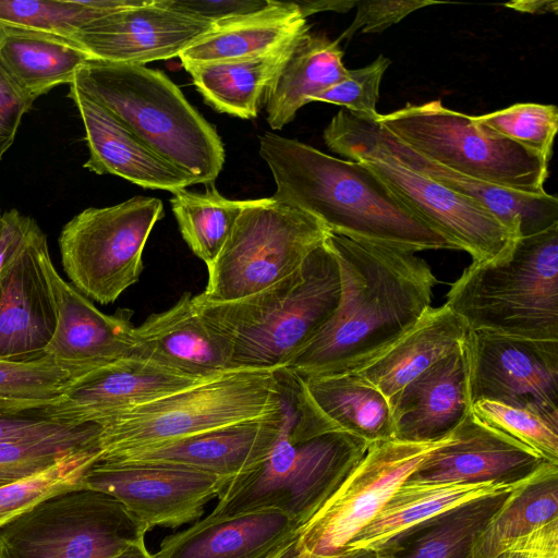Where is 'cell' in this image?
<instances>
[{
	"label": "cell",
	"mask_w": 558,
	"mask_h": 558,
	"mask_svg": "<svg viewBox=\"0 0 558 558\" xmlns=\"http://www.w3.org/2000/svg\"><path fill=\"white\" fill-rule=\"evenodd\" d=\"M49 403L0 399V442L48 437L81 425L52 418L47 411Z\"/></svg>",
	"instance_id": "44"
},
{
	"label": "cell",
	"mask_w": 558,
	"mask_h": 558,
	"mask_svg": "<svg viewBox=\"0 0 558 558\" xmlns=\"http://www.w3.org/2000/svg\"><path fill=\"white\" fill-rule=\"evenodd\" d=\"M339 43L310 28L301 33L264 94L272 130L290 123L312 98L341 82L348 69Z\"/></svg>",
	"instance_id": "29"
},
{
	"label": "cell",
	"mask_w": 558,
	"mask_h": 558,
	"mask_svg": "<svg viewBox=\"0 0 558 558\" xmlns=\"http://www.w3.org/2000/svg\"><path fill=\"white\" fill-rule=\"evenodd\" d=\"M368 167L414 215L448 241L466 252L472 263H486L510 252L517 239L490 211L432 179L371 151L345 154Z\"/></svg>",
	"instance_id": "14"
},
{
	"label": "cell",
	"mask_w": 558,
	"mask_h": 558,
	"mask_svg": "<svg viewBox=\"0 0 558 558\" xmlns=\"http://www.w3.org/2000/svg\"><path fill=\"white\" fill-rule=\"evenodd\" d=\"M78 375L47 354L27 361L0 359V399L51 402Z\"/></svg>",
	"instance_id": "41"
},
{
	"label": "cell",
	"mask_w": 558,
	"mask_h": 558,
	"mask_svg": "<svg viewBox=\"0 0 558 558\" xmlns=\"http://www.w3.org/2000/svg\"><path fill=\"white\" fill-rule=\"evenodd\" d=\"M330 231L316 217L271 196L251 199L239 215L198 294L229 302L254 294L295 271Z\"/></svg>",
	"instance_id": "9"
},
{
	"label": "cell",
	"mask_w": 558,
	"mask_h": 558,
	"mask_svg": "<svg viewBox=\"0 0 558 558\" xmlns=\"http://www.w3.org/2000/svg\"><path fill=\"white\" fill-rule=\"evenodd\" d=\"M141 1L0 0V26L31 29L74 41L95 21L119 10L136 5Z\"/></svg>",
	"instance_id": "37"
},
{
	"label": "cell",
	"mask_w": 558,
	"mask_h": 558,
	"mask_svg": "<svg viewBox=\"0 0 558 558\" xmlns=\"http://www.w3.org/2000/svg\"><path fill=\"white\" fill-rule=\"evenodd\" d=\"M202 380L133 356L76 376L47 411L62 423L98 424Z\"/></svg>",
	"instance_id": "21"
},
{
	"label": "cell",
	"mask_w": 558,
	"mask_h": 558,
	"mask_svg": "<svg viewBox=\"0 0 558 558\" xmlns=\"http://www.w3.org/2000/svg\"><path fill=\"white\" fill-rule=\"evenodd\" d=\"M328 148L381 154L463 195L490 211L517 238L539 233L558 223V199L547 192L525 194L452 171L410 148L376 121L341 109L325 128Z\"/></svg>",
	"instance_id": "13"
},
{
	"label": "cell",
	"mask_w": 558,
	"mask_h": 558,
	"mask_svg": "<svg viewBox=\"0 0 558 558\" xmlns=\"http://www.w3.org/2000/svg\"><path fill=\"white\" fill-rule=\"evenodd\" d=\"M98 445L77 450L50 468L0 487V527L57 494L81 487L87 470L99 459Z\"/></svg>",
	"instance_id": "38"
},
{
	"label": "cell",
	"mask_w": 558,
	"mask_h": 558,
	"mask_svg": "<svg viewBox=\"0 0 558 558\" xmlns=\"http://www.w3.org/2000/svg\"><path fill=\"white\" fill-rule=\"evenodd\" d=\"M165 8L185 15L219 23L268 8L271 0H157Z\"/></svg>",
	"instance_id": "46"
},
{
	"label": "cell",
	"mask_w": 558,
	"mask_h": 558,
	"mask_svg": "<svg viewBox=\"0 0 558 558\" xmlns=\"http://www.w3.org/2000/svg\"><path fill=\"white\" fill-rule=\"evenodd\" d=\"M250 202L226 198L214 182L206 184L204 193L181 189L170 198L184 241L207 267L219 255L239 215Z\"/></svg>",
	"instance_id": "36"
},
{
	"label": "cell",
	"mask_w": 558,
	"mask_h": 558,
	"mask_svg": "<svg viewBox=\"0 0 558 558\" xmlns=\"http://www.w3.org/2000/svg\"><path fill=\"white\" fill-rule=\"evenodd\" d=\"M50 258L40 230L0 276V359L27 361L45 354L57 310L47 275Z\"/></svg>",
	"instance_id": "22"
},
{
	"label": "cell",
	"mask_w": 558,
	"mask_h": 558,
	"mask_svg": "<svg viewBox=\"0 0 558 558\" xmlns=\"http://www.w3.org/2000/svg\"><path fill=\"white\" fill-rule=\"evenodd\" d=\"M111 558H153V554L147 549L145 541H142Z\"/></svg>",
	"instance_id": "53"
},
{
	"label": "cell",
	"mask_w": 558,
	"mask_h": 558,
	"mask_svg": "<svg viewBox=\"0 0 558 558\" xmlns=\"http://www.w3.org/2000/svg\"><path fill=\"white\" fill-rule=\"evenodd\" d=\"M34 101L0 62V161L12 146L22 118Z\"/></svg>",
	"instance_id": "47"
},
{
	"label": "cell",
	"mask_w": 558,
	"mask_h": 558,
	"mask_svg": "<svg viewBox=\"0 0 558 558\" xmlns=\"http://www.w3.org/2000/svg\"><path fill=\"white\" fill-rule=\"evenodd\" d=\"M484 558H558V521L511 541Z\"/></svg>",
	"instance_id": "49"
},
{
	"label": "cell",
	"mask_w": 558,
	"mask_h": 558,
	"mask_svg": "<svg viewBox=\"0 0 558 558\" xmlns=\"http://www.w3.org/2000/svg\"><path fill=\"white\" fill-rule=\"evenodd\" d=\"M340 272L338 307L284 367L306 377L351 372L384 351L430 307L437 279L416 253L329 233Z\"/></svg>",
	"instance_id": "1"
},
{
	"label": "cell",
	"mask_w": 558,
	"mask_h": 558,
	"mask_svg": "<svg viewBox=\"0 0 558 558\" xmlns=\"http://www.w3.org/2000/svg\"><path fill=\"white\" fill-rule=\"evenodd\" d=\"M558 521V463L546 462L517 484L476 538L469 558H484L502 545Z\"/></svg>",
	"instance_id": "35"
},
{
	"label": "cell",
	"mask_w": 558,
	"mask_h": 558,
	"mask_svg": "<svg viewBox=\"0 0 558 558\" xmlns=\"http://www.w3.org/2000/svg\"><path fill=\"white\" fill-rule=\"evenodd\" d=\"M295 376L302 399L331 430L351 434L369 445L395 438L388 399L355 373Z\"/></svg>",
	"instance_id": "28"
},
{
	"label": "cell",
	"mask_w": 558,
	"mask_h": 558,
	"mask_svg": "<svg viewBox=\"0 0 558 558\" xmlns=\"http://www.w3.org/2000/svg\"><path fill=\"white\" fill-rule=\"evenodd\" d=\"M1 214H2V213H1V210H0V216H1Z\"/></svg>",
	"instance_id": "54"
},
{
	"label": "cell",
	"mask_w": 558,
	"mask_h": 558,
	"mask_svg": "<svg viewBox=\"0 0 558 558\" xmlns=\"http://www.w3.org/2000/svg\"><path fill=\"white\" fill-rule=\"evenodd\" d=\"M72 85L196 183H213L222 170L220 136L162 72L89 60L80 68Z\"/></svg>",
	"instance_id": "4"
},
{
	"label": "cell",
	"mask_w": 558,
	"mask_h": 558,
	"mask_svg": "<svg viewBox=\"0 0 558 558\" xmlns=\"http://www.w3.org/2000/svg\"><path fill=\"white\" fill-rule=\"evenodd\" d=\"M282 420L280 403L277 411L259 418L118 452L98 461L177 466L233 478L268 454L280 434Z\"/></svg>",
	"instance_id": "19"
},
{
	"label": "cell",
	"mask_w": 558,
	"mask_h": 558,
	"mask_svg": "<svg viewBox=\"0 0 558 558\" xmlns=\"http://www.w3.org/2000/svg\"><path fill=\"white\" fill-rule=\"evenodd\" d=\"M504 5L519 12L533 14L557 13L558 11V2L556 0H520L511 1Z\"/></svg>",
	"instance_id": "52"
},
{
	"label": "cell",
	"mask_w": 558,
	"mask_h": 558,
	"mask_svg": "<svg viewBox=\"0 0 558 558\" xmlns=\"http://www.w3.org/2000/svg\"><path fill=\"white\" fill-rule=\"evenodd\" d=\"M471 410L487 425L525 445L545 460L558 463L557 418L489 400L474 402Z\"/></svg>",
	"instance_id": "42"
},
{
	"label": "cell",
	"mask_w": 558,
	"mask_h": 558,
	"mask_svg": "<svg viewBox=\"0 0 558 558\" xmlns=\"http://www.w3.org/2000/svg\"><path fill=\"white\" fill-rule=\"evenodd\" d=\"M68 96L75 104L85 128L89 158L84 168L97 174H113L146 189L171 193L197 184L143 143L109 110L70 85Z\"/></svg>",
	"instance_id": "23"
},
{
	"label": "cell",
	"mask_w": 558,
	"mask_h": 558,
	"mask_svg": "<svg viewBox=\"0 0 558 558\" xmlns=\"http://www.w3.org/2000/svg\"><path fill=\"white\" fill-rule=\"evenodd\" d=\"M437 3L439 2L420 0L357 1L353 22L337 41L350 39L357 31L366 34L381 33L412 12Z\"/></svg>",
	"instance_id": "45"
},
{
	"label": "cell",
	"mask_w": 558,
	"mask_h": 558,
	"mask_svg": "<svg viewBox=\"0 0 558 558\" xmlns=\"http://www.w3.org/2000/svg\"><path fill=\"white\" fill-rule=\"evenodd\" d=\"M232 478L190 469L96 461L82 488L117 499L148 533L199 520Z\"/></svg>",
	"instance_id": "16"
},
{
	"label": "cell",
	"mask_w": 558,
	"mask_h": 558,
	"mask_svg": "<svg viewBox=\"0 0 558 558\" xmlns=\"http://www.w3.org/2000/svg\"><path fill=\"white\" fill-rule=\"evenodd\" d=\"M396 438L373 442L319 509L296 531V545L317 555L343 551L412 475L422 461L449 440Z\"/></svg>",
	"instance_id": "12"
},
{
	"label": "cell",
	"mask_w": 558,
	"mask_h": 558,
	"mask_svg": "<svg viewBox=\"0 0 558 558\" xmlns=\"http://www.w3.org/2000/svg\"><path fill=\"white\" fill-rule=\"evenodd\" d=\"M310 28L294 1H275L268 8L216 23L183 50L184 63L241 60L269 53Z\"/></svg>",
	"instance_id": "30"
},
{
	"label": "cell",
	"mask_w": 558,
	"mask_h": 558,
	"mask_svg": "<svg viewBox=\"0 0 558 558\" xmlns=\"http://www.w3.org/2000/svg\"><path fill=\"white\" fill-rule=\"evenodd\" d=\"M41 229L29 216L16 209L0 216V276L19 257Z\"/></svg>",
	"instance_id": "48"
},
{
	"label": "cell",
	"mask_w": 558,
	"mask_h": 558,
	"mask_svg": "<svg viewBox=\"0 0 558 558\" xmlns=\"http://www.w3.org/2000/svg\"><path fill=\"white\" fill-rule=\"evenodd\" d=\"M134 336L136 357L171 372L207 379L232 369L226 342L197 312L190 292L148 316Z\"/></svg>",
	"instance_id": "24"
},
{
	"label": "cell",
	"mask_w": 558,
	"mask_h": 558,
	"mask_svg": "<svg viewBox=\"0 0 558 558\" xmlns=\"http://www.w3.org/2000/svg\"><path fill=\"white\" fill-rule=\"evenodd\" d=\"M214 26L157 0H142L95 21L74 41L93 60L144 65L179 57Z\"/></svg>",
	"instance_id": "18"
},
{
	"label": "cell",
	"mask_w": 558,
	"mask_h": 558,
	"mask_svg": "<svg viewBox=\"0 0 558 558\" xmlns=\"http://www.w3.org/2000/svg\"><path fill=\"white\" fill-rule=\"evenodd\" d=\"M280 384L283 420L275 445L257 465L227 484L206 518L226 519L276 509L300 527L366 453L369 444L344 432L303 439L293 437L290 434L294 407L292 375L282 372Z\"/></svg>",
	"instance_id": "5"
},
{
	"label": "cell",
	"mask_w": 558,
	"mask_h": 558,
	"mask_svg": "<svg viewBox=\"0 0 558 558\" xmlns=\"http://www.w3.org/2000/svg\"><path fill=\"white\" fill-rule=\"evenodd\" d=\"M90 56L72 40L31 29L0 26V62L34 100L60 84H72Z\"/></svg>",
	"instance_id": "32"
},
{
	"label": "cell",
	"mask_w": 558,
	"mask_h": 558,
	"mask_svg": "<svg viewBox=\"0 0 558 558\" xmlns=\"http://www.w3.org/2000/svg\"><path fill=\"white\" fill-rule=\"evenodd\" d=\"M391 60L379 54L369 64L348 70L345 77L312 98V101H324L344 107L353 116L368 121L378 117L377 101L383 76Z\"/></svg>",
	"instance_id": "43"
},
{
	"label": "cell",
	"mask_w": 558,
	"mask_h": 558,
	"mask_svg": "<svg viewBox=\"0 0 558 558\" xmlns=\"http://www.w3.org/2000/svg\"><path fill=\"white\" fill-rule=\"evenodd\" d=\"M340 292L339 266L324 242L295 271L254 294L229 302L196 295L193 304L226 342L232 369L275 371L326 325Z\"/></svg>",
	"instance_id": "3"
},
{
	"label": "cell",
	"mask_w": 558,
	"mask_h": 558,
	"mask_svg": "<svg viewBox=\"0 0 558 558\" xmlns=\"http://www.w3.org/2000/svg\"><path fill=\"white\" fill-rule=\"evenodd\" d=\"M376 122L420 155L458 173L525 194H544L548 162L440 100L379 113Z\"/></svg>",
	"instance_id": "8"
},
{
	"label": "cell",
	"mask_w": 558,
	"mask_h": 558,
	"mask_svg": "<svg viewBox=\"0 0 558 558\" xmlns=\"http://www.w3.org/2000/svg\"><path fill=\"white\" fill-rule=\"evenodd\" d=\"M270 558H395L385 549H353L343 550L335 555H317L296 545V538L281 548Z\"/></svg>",
	"instance_id": "50"
},
{
	"label": "cell",
	"mask_w": 558,
	"mask_h": 558,
	"mask_svg": "<svg viewBox=\"0 0 558 558\" xmlns=\"http://www.w3.org/2000/svg\"><path fill=\"white\" fill-rule=\"evenodd\" d=\"M298 524L267 509L226 518H203L166 536L153 558H270L296 538Z\"/></svg>",
	"instance_id": "26"
},
{
	"label": "cell",
	"mask_w": 558,
	"mask_h": 558,
	"mask_svg": "<svg viewBox=\"0 0 558 558\" xmlns=\"http://www.w3.org/2000/svg\"><path fill=\"white\" fill-rule=\"evenodd\" d=\"M146 531L113 497L73 488L0 527V558H111Z\"/></svg>",
	"instance_id": "10"
},
{
	"label": "cell",
	"mask_w": 558,
	"mask_h": 558,
	"mask_svg": "<svg viewBox=\"0 0 558 558\" xmlns=\"http://www.w3.org/2000/svg\"><path fill=\"white\" fill-rule=\"evenodd\" d=\"M542 456L481 421L472 410L405 481L515 486L542 468Z\"/></svg>",
	"instance_id": "17"
},
{
	"label": "cell",
	"mask_w": 558,
	"mask_h": 558,
	"mask_svg": "<svg viewBox=\"0 0 558 558\" xmlns=\"http://www.w3.org/2000/svg\"><path fill=\"white\" fill-rule=\"evenodd\" d=\"M389 402L396 439L424 442L448 436L472 408L463 345L405 385Z\"/></svg>",
	"instance_id": "25"
},
{
	"label": "cell",
	"mask_w": 558,
	"mask_h": 558,
	"mask_svg": "<svg viewBox=\"0 0 558 558\" xmlns=\"http://www.w3.org/2000/svg\"><path fill=\"white\" fill-rule=\"evenodd\" d=\"M468 332L464 320L446 303L430 306L400 338L351 372L390 401L405 385L460 349Z\"/></svg>",
	"instance_id": "27"
},
{
	"label": "cell",
	"mask_w": 558,
	"mask_h": 558,
	"mask_svg": "<svg viewBox=\"0 0 558 558\" xmlns=\"http://www.w3.org/2000/svg\"><path fill=\"white\" fill-rule=\"evenodd\" d=\"M511 490L476 498L423 521L380 549L395 558H469L476 538Z\"/></svg>",
	"instance_id": "34"
},
{
	"label": "cell",
	"mask_w": 558,
	"mask_h": 558,
	"mask_svg": "<svg viewBox=\"0 0 558 558\" xmlns=\"http://www.w3.org/2000/svg\"><path fill=\"white\" fill-rule=\"evenodd\" d=\"M298 36L259 57L182 65L210 107L221 113L253 119L258 114L267 86Z\"/></svg>",
	"instance_id": "33"
},
{
	"label": "cell",
	"mask_w": 558,
	"mask_h": 558,
	"mask_svg": "<svg viewBox=\"0 0 558 558\" xmlns=\"http://www.w3.org/2000/svg\"><path fill=\"white\" fill-rule=\"evenodd\" d=\"M463 348L472 404L496 401L558 420V341L469 330Z\"/></svg>",
	"instance_id": "15"
},
{
	"label": "cell",
	"mask_w": 558,
	"mask_h": 558,
	"mask_svg": "<svg viewBox=\"0 0 558 558\" xmlns=\"http://www.w3.org/2000/svg\"><path fill=\"white\" fill-rule=\"evenodd\" d=\"M359 1V0H357ZM356 0H320V1H294L302 15L306 19L308 15L322 11L348 12L357 4Z\"/></svg>",
	"instance_id": "51"
},
{
	"label": "cell",
	"mask_w": 558,
	"mask_h": 558,
	"mask_svg": "<svg viewBox=\"0 0 558 558\" xmlns=\"http://www.w3.org/2000/svg\"><path fill=\"white\" fill-rule=\"evenodd\" d=\"M259 156L276 183L271 197L311 214L331 233L412 253L452 250L361 161L270 132L259 137Z\"/></svg>",
	"instance_id": "2"
},
{
	"label": "cell",
	"mask_w": 558,
	"mask_h": 558,
	"mask_svg": "<svg viewBox=\"0 0 558 558\" xmlns=\"http://www.w3.org/2000/svg\"><path fill=\"white\" fill-rule=\"evenodd\" d=\"M446 304L471 331L558 341V223L497 259L471 263Z\"/></svg>",
	"instance_id": "6"
},
{
	"label": "cell",
	"mask_w": 558,
	"mask_h": 558,
	"mask_svg": "<svg viewBox=\"0 0 558 558\" xmlns=\"http://www.w3.org/2000/svg\"><path fill=\"white\" fill-rule=\"evenodd\" d=\"M100 425L84 423L57 435L0 442V487L39 473L77 450L98 445Z\"/></svg>",
	"instance_id": "39"
},
{
	"label": "cell",
	"mask_w": 558,
	"mask_h": 558,
	"mask_svg": "<svg viewBox=\"0 0 558 558\" xmlns=\"http://www.w3.org/2000/svg\"><path fill=\"white\" fill-rule=\"evenodd\" d=\"M46 269L56 303L57 326L45 354L81 375L136 356L131 311L119 310L107 315L63 280L51 258Z\"/></svg>",
	"instance_id": "20"
},
{
	"label": "cell",
	"mask_w": 558,
	"mask_h": 558,
	"mask_svg": "<svg viewBox=\"0 0 558 558\" xmlns=\"http://www.w3.org/2000/svg\"><path fill=\"white\" fill-rule=\"evenodd\" d=\"M280 403L278 369L227 371L98 423L99 459L259 418Z\"/></svg>",
	"instance_id": "7"
},
{
	"label": "cell",
	"mask_w": 558,
	"mask_h": 558,
	"mask_svg": "<svg viewBox=\"0 0 558 558\" xmlns=\"http://www.w3.org/2000/svg\"><path fill=\"white\" fill-rule=\"evenodd\" d=\"M514 486L480 483L417 484L404 482L378 514L343 550L380 549L399 533L460 505Z\"/></svg>",
	"instance_id": "31"
},
{
	"label": "cell",
	"mask_w": 558,
	"mask_h": 558,
	"mask_svg": "<svg viewBox=\"0 0 558 558\" xmlns=\"http://www.w3.org/2000/svg\"><path fill=\"white\" fill-rule=\"evenodd\" d=\"M474 119L549 163L558 129V109L555 105L514 104L497 111L474 116Z\"/></svg>",
	"instance_id": "40"
},
{
	"label": "cell",
	"mask_w": 558,
	"mask_h": 558,
	"mask_svg": "<svg viewBox=\"0 0 558 558\" xmlns=\"http://www.w3.org/2000/svg\"><path fill=\"white\" fill-rule=\"evenodd\" d=\"M162 217V202L147 196L75 215L58 240L63 269L74 287L100 304L113 303L138 281L146 241Z\"/></svg>",
	"instance_id": "11"
}]
</instances>
